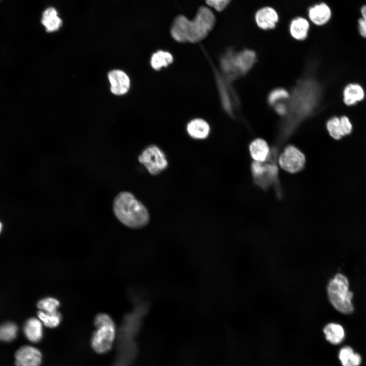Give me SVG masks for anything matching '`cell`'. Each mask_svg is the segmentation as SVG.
<instances>
[{
    "instance_id": "cell-22",
    "label": "cell",
    "mask_w": 366,
    "mask_h": 366,
    "mask_svg": "<svg viewBox=\"0 0 366 366\" xmlns=\"http://www.w3.org/2000/svg\"><path fill=\"white\" fill-rule=\"evenodd\" d=\"M37 315L42 324L49 328L57 327L62 320L61 314L57 311L45 312L40 310L38 312Z\"/></svg>"
},
{
    "instance_id": "cell-17",
    "label": "cell",
    "mask_w": 366,
    "mask_h": 366,
    "mask_svg": "<svg viewBox=\"0 0 366 366\" xmlns=\"http://www.w3.org/2000/svg\"><path fill=\"white\" fill-rule=\"evenodd\" d=\"M364 92L361 85L357 83L347 85L343 91V101L348 106L355 105L363 99Z\"/></svg>"
},
{
    "instance_id": "cell-13",
    "label": "cell",
    "mask_w": 366,
    "mask_h": 366,
    "mask_svg": "<svg viewBox=\"0 0 366 366\" xmlns=\"http://www.w3.org/2000/svg\"><path fill=\"white\" fill-rule=\"evenodd\" d=\"M310 28L309 21L303 17L298 16L290 21L289 31L290 36L294 40L303 41L308 36Z\"/></svg>"
},
{
    "instance_id": "cell-29",
    "label": "cell",
    "mask_w": 366,
    "mask_h": 366,
    "mask_svg": "<svg viewBox=\"0 0 366 366\" xmlns=\"http://www.w3.org/2000/svg\"><path fill=\"white\" fill-rule=\"evenodd\" d=\"M343 136L350 134L352 130V125L348 117L346 116L340 118Z\"/></svg>"
},
{
    "instance_id": "cell-5",
    "label": "cell",
    "mask_w": 366,
    "mask_h": 366,
    "mask_svg": "<svg viewBox=\"0 0 366 366\" xmlns=\"http://www.w3.org/2000/svg\"><path fill=\"white\" fill-rule=\"evenodd\" d=\"M257 60L256 52L250 49L239 52L230 50L224 55L221 66L222 69L231 79H235L247 74Z\"/></svg>"
},
{
    "instance_id": "cell-30",
    "label": "cell",
    "mask_w": 366,
    "mask_h": 366,
    "mask_svg": "<svg viewBox=\"0 0 366 366\" xmlns=\"http://www.w3.org/2000/svg\"><path fill=\"white\" fill-rule=\"evenodd\" d=\"M276 113L280 116H287L289 112V106L288 103L284 102L278 103L273 106Z\"/></svg>"
},
{
    "instance_id": "cell-23",
    "label": "cell",
    "mask_w": 366,
    "mask_h": 366,
    "mask_svg": "<svg viewBox=\"0 0 366 366\" xmlns=\"http://www.w3.org/2000/svg\"><path fill=\"white\" fill-rule=\"evenodd\" d=\"M290 94L286 89L277 87L272 89L268 95L267 102L269 105L273 106L278 103L289 100Z\"/></svg>"
},
{
    "instance_id": "cell-19",
    "label": "cell",
    "mask_w": 366,
    "mask_h": 366,
    "mask_svg": "<svg viewBox=\"0 0 366 366\" xmlns=\"http://www.w3.org/2000/svg\"><path fill=\"white\" fill-rule=\"evenodd\" d=\"M326 340L330 343L337 345L341 343L345 338V331L340 324L330 323L323 329Z\"/></svg>"
},
{
    "instance_id": "cell-12",
    "label": "cell",
    "mask_w": 366,
    "mask_h": 366,
    "mask_svg": "<svg viewBox=\"0 0 366 366\" xmlns=\"http://www.w3.org/2000/svg\"><path fill=\"white\" fill-rule=\"evenodd\" d=\"M308 15L312 23L317 26H322L329 21L332 12L327 4L321 2L310 7L308 11Z\"/></svg>"
},
{
    "instance_id": "cell-2",
    "label": "cell",
    "mask_w": 366,
    "mask_h": 366,
    "mask_svg": "<svg viewBox=\"0 0 366 366\" xmlns=\"http://www.w3.org/2000/svg\"><path fill=\"white\" fill-rule=\"evenodd\" d=\"M113 210L117 219L129 228H142L149 221V214L146 207L129 192H121L116 195Z\"/></svg>"
},
{
    "instance_id": "cell-24",
    "label": "cell",
    "mask_w": 366,
    "mask_h": 366,
    "mask_svg": "<svg viewBox=\"0 0 366 366\" xmlns=\"http://www.w3.org/2000/svg\"><path fill=\"white\" fill-rule=\"evenodd\" d=\"M18 327L13 323L9 322L0 325V341L9 342L14 340L17 336Z\"/></svg>"
},
{
    "instance_id": "cell-16",
    "label": "cell",
    "mask_w": 366,
    "mask_h": 366,
    "mask_svg": "<svg viewBox=\"0 0 366 366\" xmlns=\"http://www.w3.org/2000/svg\"><path fill=\"white\" fill-rule=\"evenodd\" d=\"M189 135L193 138L203 139L207 137L210 132L208 123L201 118H196L190 121L187 127Z\"/></svg>"
},
{
    "instance_id": "cell-4",
    "label": "cell",
    "mask_w": 366,
    "mask_h": 366,
    "mask_svg": "<svg viewBox=\"0 0 366 366\" xmlns=\"http://www.w3.org/2000/svg\"><path fill=\"white\" fill-rule=\"evenodd\" d=\"M327 294L330 303L339 312L350 314L353 312V293L349 290L348 280L345 276L337 273L329 281Z\"/></svg>"
},
{
    "instance_id": "cell-8",
    "label": "cell",
    "mask_w": 366,
    "mask_h": 366,
    "mask_svg": "<svg viewBox=\"0 0 366 366\" xmlns=\"http://www.w3.org/2000/svg\"><path fill=\"white\" fill-rule=\"evenodd\" d=\"M306 162L304 154L295 146H286L279 155L278 163L285 171L295 173L301 171Z\"/></svg>"
},
{
    "instance_id": "cell-1",
    "label": "cell",
    "mask_w": 366,
    "mask_h": 366,
    "mask_svg": "<svg viewBox=\"0 0 366 366\" xmlns=\"http://www.w3.org/2000/svg\"><path fill=\"white\" fill-rule=\"evenodd\" d=\"M216 18L207 7H200L192 20L180 15L176 17L171 27V35L180 43L199 42L205 39L212 29Z\"/></svg>"
},
{
    "instance_id": "cell-10",
    "label": "cell",
    "mask_w": 366,
    "mask_h": 366,
    "mask_svg": "<svg viewBox=\"0 0 366 366\" xmlns=\"http://www.w3.org/2000/svg\"><path fill=\"white\" fill-rule=\"evenodd\" d=\"M255 21L257 26L263 30L272 29L279 21V15L275 9L265 6L259 9L255 13Z\"/></svg>"
},
{
    "instance_id": "cell-31",
    "label": "cell",
    "mask_w": 366,
    "mask_h": 366,
    "mask_svg": "<svg viewBox=\"0 0 366 366\" xmlns=\"http://www.w3.org/2000/svg\"><path fill=\"white\" fill-rule=\"evenodd\" d=\"M2 223L0 222V233H1V231H2Z\"/></svg>"
},
{
    "instance_id": "cell-26",
    "label": "cell",
    "mask_w": 366,
    "mask_h": 366,
    "mask_svg": "<svg viewBox=\"0 0 366 366\" xmlns=\"http://www.w3.org/2000/svg\"><path fill=\"white\" fill-rule=\"evenodd\" d=\"M60 302L56 298L52 297H47L39 300L37 307L40 310L45 312H54L57 311Z\"/></svg>"
},
{
    "instance_id": "cell-28",
    "label": "cell",
    "mask_w": 366,
    "mask_h": 366,
    "mask_svg": "<svg viewBox=\"0 0 366 366\" xmlns=\"http://www.w3.org/2000/svg\"><path fill=\"white\" fill-rule=\"evenodd\" d=\"M231 0H206V4L218 11L224 10Z\"/></svg>"
},
{
    "instance_id": "cell-3",
    "label": "cell",
    "mask_w": 366,
    "mask_h": 366,
    "mask_svg": "<svg viewBox=\"0 0 366 366\" xmlns=\"http://www.w3.org/2000/svg\"><path fill=\"white\" fill-rule=\"evenodd\" d=\"M317 84L311 79H305L299 82L290 94L291 101L289 112L291 114V124H296L309 116L315 110L319 98V90Z\"/></svg>"
},
{
    "instance_id": "cell-21",
    "label": "cell",
    "mask_w": 366,
    "mask_h": 366,
    "mask_svg": "<svg viewBox=\"0 0 366 366\" xmlns=\"http://www.w3.org/2000/svg\"><path fill=\"white\" fill-rule=\"evenodd\" d=\"M173 60V56L167 51L159 50L155 52L150 59V65L156 70H159L162 67H166Z\"/></svg>"
},
{
    "instance_id": "cell-11",
    "label": "cell",
    "mask_w": 366,
    "mask_h": 366,
    "mask_svg": "<svg viewBox=\"0 0 366 366\" xmlns=\"http://www.w3.org/2000/svg\"><path fill=\"white\" fill-rule=\"evenodd\" d=\"M110 84L111 92L116 95L120 96L128 92L130 86V80L129 76L124 71L114 70L108 75Z\"/></svg>"
},
{
    "instance_id": "cell-9",
    "label": "cell",
    "mask_w": 366,
    "mask_h": 366,
    "mask_svg": "<svg viewBox=\"0 0 366 366\" xmlns=\"http://www.w3.org/2000/svg\"><path fill=\"white\" fill-rule=\"evenodd\" d=\"M15 358V366H40L42 356L37 348L26 345L17 350Z\"/></svg>"
},
{
    "instance_id": "cell-14",
    "label": "cell",
    "mask_w": 366,
    "mask_h": 366,
    "mask_svg": "<svg viewBox=\"0 0 366 366\" xmlns=\"http://www.w3.org/2000/svg\"><path fill=\"white\" fill-rule=\"evenodd\" d=\"M251 157L255 161L265 162L270 156L269 147L266 141L262 138H256L249 145Z\"/></svg>"
},
{
    "instance_id": "cell-15",
    "label": "cell",
    "mask_w": 366,
    "mask_h": 366,
    "mask_svg": "<svg viewBox=\"0 0 366 366\" xmlns=\"http://www.w3.org/2000/svg\"><path fill=\"white\" fill-rule=\"evenodd\" d=\"M23 329L25 337L32 342L38 343L43 338V324L39 318L32 317L28 319Z\"/></svg>"
},
{
    "instance_id": "cell-6",
    "label": "cell",
    "mask_w": 366,
    "mask_h": 366,
    "mask_svg": "<svg viewBox=\"0 0 366 366\" xmlns=\"http://www.w3.org/2000/svg\"><path fill=\"white\" fill-rule=\"evenodd\" d=\"M96 327L91 340L93 349L98 353L110 350L115 337V326L111 317L105 313L98 314L94 319Z\"/></svg>"
},
{
    "instance_id": "cell-20",
    "label": "cell",
    "mask_w": 366,
    "mask_h": 366,
    "mask_svg": "<svg viewBox=\"0 0 366 366\" xmlns=\"http://www.w3.org/2000/svg\"><path fill=\"white\" fill-rule=\"evenodd\" d=\"M339 358L343 366H359L361 362L360 355L354 352L349 346L342 348L339 353Z\"/></svg>"
},
{
    "instance_id": "cell-25",
    "label": "cell",
    "mask_w": 366,
    "mask_h": 366,
    "mask_svg": "<svg viewBox=\"0 0 366 366\" xmlns=\"http://www.w3.org/2000/svg\"><path fill=\"white\" fill-rule=\"evenodd\" d=\"M326 127L330 136L336 140H339L343 137L340 118L333 116L326 122Z\"/></svg>"
},
{
    "instance_id": "cell-27",
    "label": "cell",
    "mask_w": 366,
    "mask_h": 366,
    "mask_svg": "<svg viewBox=\"0 0 366 366\" xmlns=\"http://www.w3.org/2000/svg\"><path fill=\"white\" fill-rule=\"evenodd\" d=\"M361 17L358 19V29L360 35L366 38V5L360 8Z\"/></svg>"
},
{
    "instance_id": "cell-7",
    "label": "cell",
    "mask_w": 366,
    "mask_h": 366,
    "mask_svg": "<svg viewBox=\"0 0 366 366\" xmlns=\"http://www.w3.org/2000/svg\"><path fill=\"white\" fill-rule=\"evenodd\" d=\"M149 173L156 175L166 169L168 161L163 151L157 146L151 145L146 147L138 157Z\"/></svg>"
},
{
    "instance_id": "cell-18",
    "label": "cell",
    "mask_w": 366,
    "mask_h": 366,
    "mask_svg": "<svg viewBox=\"0 0 366 366\" xmlns=\"http://www.w3.org/2000/svg\"><path fill=\"white\" fill-rule=\"evenodd\" d=\"M41 23L47 32L51 33L60 27L62 21L54 8H48L42 14Z\"/></svg>"
}]
</instances>
